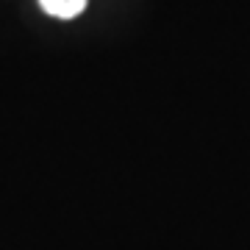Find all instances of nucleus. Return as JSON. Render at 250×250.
I'll return each mask as SVG.
<instances>
[{"label": "nucleus", "mask_w": 250, "mask_h": 250, "mask_svg": "<svg viewBox=\"0 0 250 250\" xmlns=\"http://www.w3.org/2000/svg\"><path fill=\"white\" fill-rule=\"evenodd\" d=\"M86 3L89 0H39V6L47 17L56 20H75L86 11Z\"/></svg>", "instance_id": "f257e3e1"}]
</instances>
